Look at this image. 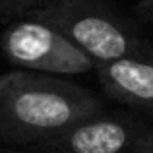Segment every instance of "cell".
<instances>
[{"instance_id": "cell-8", "label": "cell", "mask_w": 153, "mask_h": 153, "mask_svg": "<svg viewBox=\"0 0 153 153\" xmlns=\"http://www.w3.org/2000/svg\"><path fill=\"white\" fill-rule=\"evenodd\" d=\"M14 74H16V70H10V72H0V99H2V95H4V91H6L8 83L12 82Z\"/></svg>"}, {"instance_id": "cell-3", "label": "cell", "mask_w": 153, "mask_h": 153, "mask_svg": "<svg viewBox=\"0 0 153 153\" xmlns=\"http://www.w3.org/2000/svg\"><path fill=\"white\" fill-rule=\"evenodd\" d=\"M0 49L18 70L49 76H83L97 66L64 33L31 18L8 22L0 35Z\"/></svg>"}, {"instance_id": "cell-9", "label": "cell", "mask_w": 153, "mask_h": 153, "mask_svg": "<svg viewBox=\"0 0 153 153\" xmlns=\"http://www.w3.org/2000/svg\"><path fill=\"white\" fill-rule=\"evenodd\" d=\"M0 153H33V151H29L27 147H12V146H6V147L0 149Z\"/></svg>"}, {"instance_id": "cell-4", "label": "cell", "mask_w": 153, "mask_h": 153, "mask_svg": "<svg viewBox=\"0 0 153 153\" xmlns=\"http://www.w3.org/2000/svg\"><path fill=\"white\" fill-rule=\"evenodd\" d=\"M33 153H153V118L140 112L87 116L64 134L27 147Z\"/></svg>"}, {"instance_id": "cell-1", "label": "cell", "mask_w": 153, "mask_h": 153, "mask_svg": "<svg viewBox=\"0 0 153 153\" xmlns=\"http://www.w3.org/2000/svg\"><path fill=\"white\" fill-rule=\"evenodd\" d=\"M103 108L97 95L68 78L16 70L0 99V143L39 146Z\"/></svg>"}, {"instance_id": "cell-6", "label": "cell", "mask_w": 153, "mask_h": 153, "mask_svg": "<svg viewBox=\"0 0 153 153\" xmlns=\"http://www.w3.org/2000/svg\"><path fill=\"white\" fill-rule=\"evenodd\" d=\"M43 0H0V19L23 18L31 8L39 6Z\"/></svg>"}, {"instance_id": "cell-5", "label": "cell", "mask_w": 153, "mask_h": 153, "mask_svg": "<svg viewBox=\"0 0 153 153\" xmlns=\"http://www.w3.org/2000/svg\"><path fill=\"white\" fill-rule=\"evenodd\" d=\"M95 76L107 97L153 118V52L97 64Z\"/></svg>"}, {"instance_id": "cell-7", "label": "cell", "mask_w": 153, "mask_h": 153, "mask_svg": "<svg viewBox=\"0 0 153 153\" xmlns=\"http://www.w3.org/2000/svg\"><path fill=\"white\" fill-rule=\"evenodd\" d=\"M134 12L140 19H143L146 23L153 25V0H140L134 6Z\"/></svg>"}, {"instance_id": "cell-2", "label": "cell", "mask_w": 153, "mask_h": 153, "mask_svg": "<svg viewBox=\"0 0 153 153\" xmlns=\"http://www.w3.org/2000/svg\"><path fill=\"white\" fill-rule=\"evenodd\" d=\"M23 18L58 29L95 64L153 52V43L112 0H43Z\"/></svg>"}]
</instances>
